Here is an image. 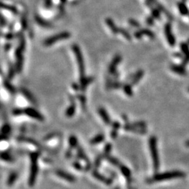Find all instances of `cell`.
Instances as JSON below:
<instances>
[{
    "label": "cell",
    "mask_w": 189,
    "mask_h": 189,
    "mask_svg": "<svg viewBox=\"0 0 189 189\" xmlns=\"http://www.w3.org/2000/svg\"><path fill=\"white\" fill-rule=\"evenodd\" d=\"M16 37L19 41V44L14 52L15 58V68L18 74L23 71V64H24V52L26 47V41L23 32H18L16 34Z\"/></svg>",
    "instance_id": "cell-1"
},
{
    "label": "cell",
    "mask_w": 189,
    "mask_h": 189,
    "mask_svg": "<svg viewBox=\"0 0 189 189\" xmlns=\"http://www.w3.org/2000/svg\"><path fill=\"white\" fill-rule=\"evenodd\" d=\"M72 48L74 53L75 55L77 65L79 66V70L80 74V83H82L87 78L85 77V63L82 52H81V48H80V47L77 44H73Z\"/></svg>",
    "instance_id": "cell-2"
},
{
    "label": "cell",
    "mask_w": 189,
    "mask_h": 189,
    "mask_svg": "<svg viewBox=\"0 0 189 189\" xmlns=\"http://www.w3.org/2000/svg\"><path fill=\"white\" fill-rule=\"evenodd\" d=\"M186 176V174L182 171L174 170L170 171V172H166L164 173H161V174H157L153 176L152 178L148 179V183H153L156 182H162V181L169 180V179L174 178H181Z\"/></svg>",
    "instance_id": "cell-3"
},
{
    "label": "cell",
    "mask_w": 189,
    "mask_h": 189,
    "mask_svg": "<svg viewBox=\"0 0 189 189\" xmlns=\"http://www.w3.org/2000/svg\"><path fill=\"white\" fill-rule=\"evenodd\" d=\"M39 156V153L38 152H34L30 154V174L29 177L28 184L29 186L32 187L34 186L36 182V176L38 174V158Z\"/></svg>",
    "instance_id": "cell-4"
},
{
    "label": "cell",
    "mask_w": 189,
    "mask_h": 189,
    "mask_svg": "<svg viewBox=\"0 0 189 189\" xmlns=\"http://www.w3.org/2000/svg\"><path fill=\"white\" fill-rule=\"evenodd\" d=\"M149 149L151 151V154L153 160V165L155 172H157L159 169L160 167V160L158 152L157 147V139L154 136H152L149 138Z\"/></svg>",
    "instance_id": "cell-5"
},
{
    "label": "cell",
    "mask_w": 189,
    "mask_h": 189,
    "mask_svg": "<svg viewBox=\"0 0 189 189\" xmlns=\"http://www.w3.org/2000/svg\"><path fill=\"white\" fill-rule=\"evenodd\" d=\"M70 37H71V33L67 31H64L46 38L44 42V45L45 46H50L60 41L67 39Z\"/></svg>",
    "instance_id": "cell-6"
},
{
    "label": "cell",
    "mask_w": 189,
    "mask_h": 189,
    "mask_svg": "<svg viewBox=\"0 0 189 189\" xmlns=\"http://www.w3.org/2000/svg\"><path fill=\"white\" fill-rule=\"evenodd\" d=\"M164 32L166 39L168 44L171 46H174L176 44V39H175L174 35L173 34L172 30V25L170 23H166L164 28Z\"/></svg>",
    "instance_id": "cell-7"
},
{
    "label": "cell",
    "mask_w": 189,
    "mask_h": 189,
    "mask_svg": "<svg viewBox=\"0 0 189 189\" xmlns=\"http://www.w3.org/2000/svg\"><path fill=\"white\" fill-rule=\"evenodd\" d=\"M23 114H26L27 116L31 117V118H34V119L39 120V121H43L44 120V117L42 114H41L38 111H36L35 109L33 108H26L23 109Z\"/></svg>",
    "instance_id": "cell-8"
},
{
    "label": "cell",
    "mask_w": 189,
    "mask_h": 189,
    "mask_svg": "<svg viewBox=\"0 0 189 189\" xmlns=\"http://www.w3.org/2000/svg\"><path fill=\"white\" fill-rule=\"evenodd\" d=\"M149 36L151 39H154L155 38V34L153 31H151L149 29H146V28H140L139 30L135 31L134 33V37L137 39H140L142 36Z\"/></svg>",
    "instance_id": "cell-9"
},
{
    "label": "cell",
    "mask_w": 189,
    "mask_h": 189,
    "mask_svg": "<svg viewBox=\"0 0 189 189\" xmlns=\"http://www.w3.org/2000/svg\"><path fill=\"white\" fill-rule=\"evenodd\" d=\"M180 47L183 54L182 64L186 66L189 63V44L187 42H182L180 44Z\"/></svg>",
    "instance_id": "cell-10"
},
{
    "label": "cell",
    "mask_w": 189,
    "mask_h": 189,
    "mask_svg": "<svg viewBox=\"0 0 189 189\" xmlns=\"http://www.w3.org/2000/svg\"><path fill=\"white\" fill-rule=\"evenodd\" d=\"M121 55H119V54H117V55L114 56V58H113L112 62H111L109 66V73L113 75L115 73H116L117 66L119 65L120 62H121Z\"/></svg>",
    "instance_id": "cell-11"
},
{
    "label": "cell",
    "mask_w": 189,
    "mask_h": 189,
    "mask_svg": "<svg viewBox=\"0 0 189 189\" xmlns=\"http://www.w3.org/2000/svg\"><path fill=\"white\" fill-rule=\"evenodd\" d=\"M147 1L151 3V4H153L154 7H156L157 9H158L159 10L161 11V12H163V13H164V14L167 16V18H168V19H169V20H172L173 18H172V15H171L170 13H169L168 11L165 9V8L163 7V5H161V4L157 1V0H147Z\"/></svg>",
    "instance_id": "cell-12"
},
{
    "label": "cell",
    "mask_w": 189,
    "mask_h": 189,
    "mask_svg": "<svg viewBox=\"0 0 189 189\" xmlns=\"http://www.w3.org/2000/svg\"><path fill=\"white\" fill-rule=\"evenodd\" d=\"M55 174L60 177V178H62L65 180L69 182H74L76 181L75 177L72 176V174H69V173L65 172V171L62 170H57L55 172Z\"/></svg>",
    "instance_id": "cell-13"
},
{
    "label": "cell",
    "mask_w": 189,
    "mask_h": 189,
    "mask_svg": "<svg viewBox=\"0 0 189 189\" xmlns=\"http://www.w3.org/2000/svg\"><path fill=\"white\" fill-rule=\"evenodd\" d=\"M145 4L147 5V7L149 8L150 10H151V13L152 16L155 19L160 20V19H161V11H160L158 9H157L156 7H154V6H153V4H151L148 1H146Z\"/></svg>",
    "instance_id": "cell-14"
},
{
    "label": "cell",
    "mask_w": 189,
    "mask_h": 189,
    "mask_svg": "<svg viewBox=\"0 0 189 189\" xmlns=\"http://www.w3.org/2000/svg\"><path fill=\"white\" fill-rule=\"evenodd\" d=\"M93 176L95 178H96L97 180L100 181V182L104 183V184H106L107 185L112 184V182H113V181L112 180V179L107 178L106 177L104 176L103 174H101L100 173H99L96 170L93 171Z\"/></svg>",
    "instance_id": "cell-15"
},
{
    "label": "cell",
    "mask_w": 189,
    "mask_h": 189,
    "mask_svg": "<svg viewBox=\"0 0 189 189\" xmlns=\"http://www.w3.org/2000/svg\"><path fill=\"white\" fill-rule=\"evenodd\" d=\"M105 22H106V24L109 28L110 30L114 33V34H118L119 33V28L116 26V23H114L113 19L111 18H107L105 19Z\"/></svg>",
    "instance_id": "cell-16"
},
{
    "label": "cell",
    "mask_w": 189,
    "mask_h": 189,
    "mask_svg": "<svg viewBox=\"0 0 189 189\" xmlns=\"http://www.w3.org/2000/svg\"><path fill=\"white\" fill-rule=\"evenodd\" d=\"M34 19H35V21H36V23H37L39 25H40L41 27H42V28H51V27L53 26L51 23L48 22V20H45V19L41 17L40 15H35Z\"/></svg>",
    "instance_id": "cell-17"
},
{
    "label": "cell",
    "mask_w": 189,
    "mask_h": 189,
    "mask_svg": "<svg viewBox=\"0 0 189 189\" xmlns=\"http://www.w3.org/2000/svg\"><path fill=\"white\" fill-rule=\"evenodd\" d=\"M170 69L173 72L177 74L185 76L186 75V70L184 68V65H172L170 66Z\"/></svg>",
    "instance_id": "cell-18"
},
{
    "label": "cell",
    "mask_w": 189,
    "mask_h": 189,
    "mask_svg": "<svg viewBox=\"0 0 189 189\" xmlns=\"http://www.w3.org/2000/svg\"><path fill=\"white\" fill-rule=\"evenodd\" d=\"M70 100H71V104L68 107L67 111H66V116L67 117H72L75 114L76 112V104L74 102V98L73 96H70Z\"/></svg>",
    "instance_id": "cell-19"
},
{
    "label": "cell",
    "mask_w": 189,
    "mask_h": 189,
    "mask_svg": "<svg viewBox=\"0 0 189 189\" xmlns=\"http://www.w3.org/2000/svg\"><path fill=\"white\" fill-rule=\"evenodd\" d=\"M98 113L100 114V116L102 118V119L103 120V121L104 122V123L106 125H110L112 123V121H111L110 117L109 116V114H107V111L104 109V108H100L98 109Z\"/></svg>",
    "instance_id": "cell-20"
},
{
    "label": "cell",
    "mask_w": 189,
    "mask_h": 189,
    "mask_svg": "<svg viewBox=\"0 0 189 189\" xmlns=\"http://www.w3.org/2000/svg\"><path fill=\"white\" fill-rule=\"evenodd\" d=\"M177 8H178L179 13L182 15L185 16V15H189V10L184 1H179L177 3Z\"/></svg>",
    "instance_id": "cell-21"
},
{
    "label": "cell",
    "mask_w": 189,
    "mask_h": 189,
    "mask_svg": "<svg viewBox=\"0 0 189 189\" xmlns=\"http://www.w3.org/2000/svg\"><path fill=\"white\" fill-rule=\"evenodd\" d=\"M144 74V72L142 69H139L133 75V77L131 78V84L132 85H136L139 82L140 80L142 79V78L143 77Z\"/></svg>",
    "instance_id": "cell-22"
},
{
    "label": "cell",
    "mask_w": 189,
    "mask_h": 189,
    "mask_svg": "<svg viewBox=\"0 0 189 189\" xmlns=\"http://www.w3.org/2000/svg\"><path fill=\"white\" fill-rule=\"evenodd\" d=\"M1 9H5V10L10 11L11 13H12L13 14H14V15H18L19 13L18 9V8L15 7V6L7 4L1 2Z\"/></svg>",
    "instance_id": "cell-23"
},
{
    "label": "cell",
    "mask_w": 189,
    "mask_h": 189,
    "mask_svg": "<svg viewBox=\"0 0 189 189\" xmlns=\"http://www.w3.org/2000/svg\"><path fill=\"white\" fill-rule=\"evenodd\" d=\"M21 93H23V95L25 97V98L28 99V100L30 101V102L33 104H36V100H35L34 95H33L32 93H31L28 90L25 89V88H22L21 89Z\"/></svg>",
    "instance_id": "cell-24"
},
{
    "label": "cell",
    "mask_w": 189,
    "mask_h": 189,
    "mask_svg": "<svg viewBox=\"0 0 189 189\" xmlns=\"http://www.w3.org/2000/svg\"><path fill=\"white\" fill-rule=\"evenodd\" d=\"M17 72L16 68H15V65H13V63H11V62H9V70H8V79L9 80L12 79L15 74V73Z\"/></svg>",
    "instance_id": "cell-25"
},
{
    "label": "cell",
    "mask_w": 189,
    "mask_h": 189,
    "mask_svg": "<svg viewBox=\"0 0 189 189\" xmlns=\"http://www.w3.org/2000/svg\"><path fill=\"white\" fill-rule=\"evenodd\" d=\"M120 127V125L118 122H114L112 123V130L111 132V137L115 139L117 137V134H118V131Z\"/></svg>",
    "instance_id": "cell-26"
},
{
    "label": "cell",
    "mask_w": 189,
    "mask_h": 189,
    "mask_svg": "<svg viewBox=\"0 0 189 189\" xmlns=\"http://www.w3.org/2000/svg\"><path fill=\"white\" fill-rule=\"evenodd\" d=\"M104 140V136L103 134H98V135L95 136V137H93L92 139L90 140V144L92 145H95V144H97L101 143Z\"/></svg>",
    "instance_id": "cell-27"
},
{
    "label": "cell",
    "mask_w": 189,
    "mask_h": 189,
    "mask_svg": "<svg viewBox=\"0 0 189 189\" xmlns=\"http://www.w3.org/2000/svg\"><path fill=\"white\" fill-rule=\"evenodd\" d=\"M77 153H78V155H79V157L80 158L83 160V161H86L87 164H90L89 161H88V159L86 155H85V152L83 151L82 148L80 147L79 146H78V147H77Z\"/></svg>",
    "instance_id": "cell-28"
},
{
    "label": "cell",
    "mask_w": 189,
    "mask_h": 189,
    "mask_svg": "<svg viewBox=\"0 0 189 189\" xmlns=\"http://www.w3.org/2000/svg\"><path fill=\"white\" fill-rule=\"evenodd\" d=\"M4 85L5 88L7 89V90H9L11 93L13 94V93H15V87L13 86L12 84H11V83H10V81H9V80L5 79L4 81Z\"/></svg>",
    "instance_id": "cell-29"
},
{
    "label": "cell",
    "mask_w": 189,
    "mask_h": 189,
    "mask_svg": "<svg viewBox=\"0 0 189 189\" xmlns=\"http://www.w3.org/2000/svg\"><path fill=\"white\" fill-rule=\"evenodd\" d=\"M20 25L23 30H26L28 28V19L26 15L24 13H22L20 15Z\"/></svg>",
    "instance_id": "cell-30"
},
{
    "label": "cell",
    "mask_w": 189,
    "mask_h": 189,
    "mask_svg": "<svg viewBox=\"0 0 189 189\" xmlns=\"http://www.w3.org/2000/svg\"><path fill=\"white\" fill-rule=\"evenodd\" d=\"M120 172H122V174L124 175L126 178H130V175H131V172H130V169L128 168L127 167H126L125 165H120Z\"/></svg>",
    "instance_id": "cell-31"
},
{
    "label": "cell",
    "mask_w": 189,
    "mask_h": 189,
    "mask_svg": "<svg viewBox=\"0 0 189 189\" xmlns=\"http://www.w3.org/2000/svg\"><path fill=\"white\" fill-rule=\"evenodd\" d=\"M18 178V174L15 172H13L12 174H10V176L9 177V178H8V180H7V185L8 186H12V185L13 184V183H14L15 181H16V179Z\"/></svg>",
    "instance_id": "cell-32"
},
{
    "label": "cell",
    "mask_w": 189,
    "mask_h": 189,
    "mask_svg": "<svg viewBox=\"0 0 189 189\" xmlns=\"http://www.w3.org/2000/svg\"><path fill=\"white\" fill-rule=\"evenodd\" d=\"M93 79L92 77H87L86 79L82 83H80V87H81V90H85V89L86 88V87L93 81Z\"/></svg>",
    "instance_id": "cell-33"
},
{
    "label": "cell",
    "mask_w": 189,
    "mask_h": 189,
    "mask_svg": "<svg viewBox=\"0 0 189 189\" xmlns=\"http://www.w3.org/2000/svg\"><path fill=\"white\" fill-rule=\"evenodd\" d=\"M11 132V127L8 124L4 125L2 128H1V137H7Z\"/></svg>",
    "instance_id": "cell-34"
},
{
    "label": "cell",
    "mask_w": 189,
    "mask_h": 189,
    "mask_svg": "<svg viewBox=\"0 0 189 189\" xmlns=\"http://www.w3.org/2000/svg\"><path fill=\"white\" fill-rule=\"evenodd\" d=\"M69 143L71 148L72 149H75V148L78 147V141H77V138L75 137V136H71L69 139Z\"/></svg>",
    "instance_id": "cell-35"
},
{
    "label": "cell",
    "mask_w": 189,
    "mask_h": 189,
    "mask_svg": "<svg viewBox=\"0 0 189 189\" xmlns=\"http://www.w3.org/2000/svg\"><path fill=\"white\" fill-rule=\"evenodd\" d=\"M119 33L120 34H121L127 40L130 41L132 39L131 35H130V33L128 32V30H126V29L123 28H119Z\"/></svg>",
    "instance_id": "cell-36"
},
{
    "label": "cell",
    "mask_w": 189,
    "mask_h": 189,
    "mask_svg": "<svg viewBox=\"0 0 189 189\" xmlns=\"http://www.w3.org/2000/svg\"><path fill=\"white\" fill-rule=\"evenodd\" d=\"M105 157H107V159L108 160V161L111 164L114 165H115V166L120 167V162L118 161V159L115 158H114V157H111V156H109V155H107V156H105Z\"/></svg>",
    "instance_id": "cell-37"
},
{
    "label": "cell",
    "mask_w": 189,
    "mask_h": 189,
    "mask_svg": "<svg viewBox=\"0 0 189 189\" xmlns=\"http://www.w3.org/2000/svg\"><path fill=\"white\" fill-rule=\"evenodd\" d=\"M123 90L125 93H126V94L129 97H131L132 94H133V93H132V86L130 84L125 85L123 86Z\"/></svg>",
    "instance_id": "cell-38"
},
{
    "label": "cell",
    "mask_w": 189,
    "mask_h": 189,
    "mask_svg": "<svg viewBox=\"0 0 189 189\" xmlns=\"http://www.w3.org/2000/svg\"><path fill=\"white\" fill-rule=\"evenodd\" d=\"M128 23H129L131 26L136 28L140 29V27H141V24H140L137 20H134V19H132V18H130L128 20Z\"/></svg>",
    "instance_id": "cell-39"
},
{
    "label": "cell",
    "mask_w": 189,
    "mask_h": 189,
    "mask_svg": "<svg viewBox=\"0 0 189 189\" xmlns=\"http://www.w3.org/2000/svg\"><path fill=\"white\" fill-rule=\"evenodd\" d=\"M1 159L4 160L5 161L8 162H11L12 161V157L7 152H2L1 153Z\"/></svg>",
    "instance_id": "cell-40"
},
{
    "label": "cell",
    "mask_w": 189,
    "mask_h": 189,
    "mask_svg": "<svg viewBox=\"0 0 189 189\" xmlns=\"http://www.w3.org/2000/svg\"><path fill=\"white\" fill-rule=\"evenodd\" d=\"M16 36V34H15L12 31H9V32H7V34L4 35V38L8 41H11Z\"/></svg>",
    "instance_id": "cell-41"
},
{
    "label": "cell",
    "mask_w": 189,
    "mask_h": 189,
    "mask_svg": "<svg viewBox=\"0 0 189 189\" xmlns=\"http://www.w3.org/2000/svg\"><path fill=\"white\" fill-rule=\"evenodd\" d=\"M112 145H111L109 143L107 144L106 146H105L104 150V155H105V156H107V155H109V153H110L111 150H112Z\"/></svg>",
    "instance_id": "cell-42"
},
{
    "label": "cell",
    "mask_w": 189,
    "mask_h": 189,
    "mask_svg": "<svg viewBox=\"0 0 189 189\" xmlns=\"http://www.w3.org/2000/svg\"><path fill=\"white\" fill-rule=\"evenodd\" d=\"M154 19L155 18L152 16V15H151V16H148L147 18H146V22H147L148 25L151 26V25H153V24H154Z\"/></svg>",
    "instance_id": "cell-43"
},
{
    "label": "cell",
    "mask_w": 189,
    "mask_h": 189,
    "mask_svg": "<svg viewBox=\"0 0 189 189\" xmlns=\"http://www.w3.org/2000/svg\"><path fill=\"white\" fill-rule=\"evenodd\" d=\"M53 1L52 0H45L44 1V7L46 9H50L52 8Z\"/></svg>",
    "instance_id": "cell-44"
},
{
    "label": "cell",
    "mask_w": 189,
    "mask_h": 189,
    "mask_svg": "<svg viewBox=\"0 0 189 189\" xmlns=\"http://www.w3.org/2000/svg\"><path fill=\"white\" fill-rule=\"evenodd\" d=\"M7 25V18L4 17V15L3 14H1V28H4L6 25Z\"/></svg>",
    "instance_id": "cell-45"
},
{
    "label": "cell",
    "mask_w": 189,
    "mask_h": 189,
    "mask_svg": "<svg viewBox=\"0 0 189 189\" xmlns=\"http://www.w3.org/2000/svg\"><path fill=\"white\" fill-rule=\"evenodd\" d=\"M103 158V157L102 156H98V158L95 160V165L96 167H98L99 166H100V164H101V161H102V159Z\"/></svg>",
    "instance_id": "cell-46"
},
{
    "label": "cell",
    "mask_w": 189,
    "mask_h": 189,
    "mask_svg": "<svg viewBox=\"0 0 189 189\" xmlns=\"http://www.w3.org/2000/svg\"><path fill=\"white\" fill-rule=\"evenodd\" d=\"M13 114H14L15 116H19V115L23 114V110L20 109H16L13 110Z\"/></svg>",
    "instance_id": "cell-47"
},
{
    "label": "cell",
    "mask_w": 189,
    "mask_h": 189,
    "mask_svg": "<svg viewBox=\"0 0 189 189\" xmlns=\"http://www.w3.org/2000/svg\"><path fill=\"white\" fill-rule=\"evenodd\" d=\"M11 47H12V44H10V43H7V44H6L4 45V49L5 51H9V50L11 48Z\"/></svg>",
    "instance_id": "cell-48"
},
{
    "label": "cell",
    "mask_w": 189,
    "mask_h": 189,
    "mask_svg": "<svg viewBox=\"0 0 189 189\" xmlns=\"http://www.w3.org/2000/svg\"><path fill=\"white\" fill-rule=\"evenodd\" d=\"M73 165L74 167L77 169V170H81V169H82V167H81V165H80L78 162H74V163Z\"/></svg>",
    "instance_id": "cell-49"
},
{
    "label": "cell",
    "mask_w": 189,
    "mask_h": 189,
    "mask_svg": "<svg viewBox=\"0 0 189 189\" xmlns=\"http://www.w3.org/2000/svg\"><path fill=\"white\" fill-rule=\"evenodd\" d=\"M186 146L187 147H189V140L186 142Z\"/></svg>",
    "instance_id": "cell-50"
},
{
    "label": "cell",
    "mask_w": 189,
    "mask_h": 189,
    "mask_svg": "<svg viewBox=\"0 0 189 189\" xmlns=\"http://www.w3.org/2000/svg\"><path fill=\"white\" fill-rule=\"evenodd\" d=\"M60 1H61L62 4H65L66 3V1H67V0H60Z\"/></svg>",
    "instance_id": "cell-51"
},
{
    "label": "cell",
    "mask_w": 189,
    "mask_h": 189,
    "mask_svg": "<svg viewBox=\"0 0 189 189\" xmlns=\"http://www.w3.org/2000/svg\"><path fill=\"white\" fill-rule=\"evenodd\" d=\"M188 92H189V88H188Z\"/></svg>",
    "instance_id": "cell-52"
},
{
    "label": "cell",
    "mask_w": 189,
    "mask_h": 189,
    "mask_svg": "<svg viewBox=\"0 0 189 189\" xmlns=\"http://www.w3.org/2000/svg\"></svg>",
    "instance_id": "cell-53"
}]
</instances>
